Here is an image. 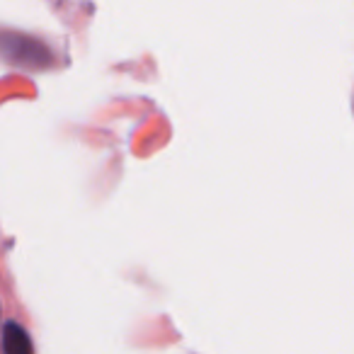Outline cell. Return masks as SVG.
I'll return each mask as SVG.
<instances>
[{
  "instance_id": "cell-1",
  "label": "cell",
  "mask_w": 354,
  "mask_h": 354,
  "mask_svg": "<svg viewBox=\"0 0 354 354\" xmlns=\"http://www.w3.org/2000/svg\"><path fill=\"white\" fill-rule=\"evenodd\" d=\"M0 59L17 68H49L54 64V54L44 41L20 32H0Z\"/></svg>"
},
{
  "instance_id": "cell-2",
  "label": "cell",
  "mask_w": 354,
  "mask_h": 354,
  "mask_svg": "<svg viewBox=\"0 0 354 354\" xmlns=\"http://www.w3.org/2000/svg\"><path fill=\"white\" fill-rule=\"evenodd\" d=\"M3 354H35L27 330L17 323H8L3 328Z\"/></svg>"
}]
</instances>
